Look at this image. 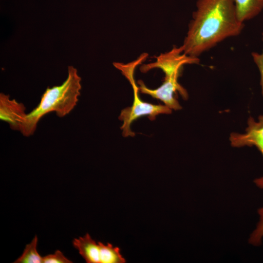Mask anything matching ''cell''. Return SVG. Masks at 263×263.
Returning <instances> with one entry per match:
<instances>
[{"instance_id": "30bf717a", "label": "cell", "mask_w": 263, "mask_h": 263, "mask_svg": "<svg viewBox=\"0 0 263 263\" xmlns=\"http://www.w3.org/2000/svg\"><path fill=\"white\" fill-rule=\"evenodd\" d=\"M99 248L100 263H125L126 259L122 256L120 249L112 244H104L98 242Z\"/></svg>"}, {"instance_id": "7a4b0ae2", "label": "cell", "mask_w": 263, "mask_h": 263, "mask_svg": "<svg viewBox=\"0 0 263 263\" xmlns=\"http://www.w3.org/2000/svg\"><path fill=\"white\" fill-rule=\"evenodd\" d=\"M81 89V77L76 69L69 66L67 77L63 83L47 88L38 106L27 113L20 130L22 135H33L39 120L48 113L55 112L59 117L68 114L76 105Z\"/></svg>"}, {"instance_id": "277c9868", "label": "cell", "mask_w": 263, "mask_h": 263, "mask_svg": "<svg viewBox=\"0 0 263 263\" xmlns=\"http://www.w3.org/2000/svg\"><path fill=\"white\" fill-rule=\"evenodd\" d=\"M199 61L198 57H193L184 53L182 46H175L170 51L156 56L155 61L142 64L140 70L145 73L152 69L159 68L165 75L164 80L178 81L184 65L197 64Z\"/></svg>"}, {"instance_id": "7c38bea8", "label": "cell", "mask_w": 263, "mask_h": 263, "mask_svg": "<svg viewBox=\"0 0 263 263\" xmlns=\"http://www.w3.org/2000/svg\"><path fill=\"white\" fill-rule=\"evenodd\" d=\"M259 215V221L257 223L256 228L251 234L248 242L253 245L259 246L261 245L263 238V207L258 210Z\"/></svg>"}, {"instance_id": "3957f363", "label": "cell", "mask_w": 263, "mask_h": 263, "mask_svg": "<svg viewBox=\"0 0 263 263\" xmlns=\"http://www.w3.org/2000/svg\"><path fill=\"white\" fill-rule=\"evenodd\" d=\"M148 54H142L136 60L127 64L114 62L113 66L120 70L123 75L129 80L133 91V101L130 107L123 109L119 116L120 120L123 121L120 129L124 137L134 136L135 133L131 129L132 122L138 118L148 116L150 120L155 119L160 114H169L171 109L166 105H154L141 100L138 94L139 88L134 79V72L136 67L146 60Z\"/></svg>"}, {"instance_id": "8fae6325", "label": "cell", "mask_w": 263, "mask_h": 263, "mask_svg": "<svg viewBox=\"0 0 263 263\" xmlns=\"http://www.w3.org/2000/svg\"><path fill=\"white\" fill-rule=\"evenodd\" d=\"M38 237L35 235L31 243L25 246L22 255L14 263H42V257L37 251Z\"/></svg>"}, {"instance_id": "9c48e42d", "label": "cell", "mask_w": 263, "mask_h": 263, "mask_svg": "<svg viewBox=\"0 0 263 263\" xmlns=\"http://www.w3.org/2000/svg\"><path fill=\"white\" fill-rule=\"evenodd\" d=\"M238 17L242 22L253 18L263 9V0H233Z\"/></svg>"}, {"instance_id": "52a82bcc", "label": "cell", "mask_w": 263, "mask_h": 263, "mask_svg": "<svg viewBox=\"0 0 263 263\" xmlns=\"http://www.w3.org/2000/svg\"><path fill=\"white\" fill-rule=\"evenodd\" d=\"M24 104L15 99H11L9 95L0 94V119L7 123L11 129L20 131L27 114Z\"/></svg>"}, {"instance_id": "9a60e30c", "label": "cell", "mask_w": 263, "mask_h": 263, "mask_svg": "<svg viewBox=\"0 0 263 263\" xmlns=\"http://www.w3.org/2000/svg\"><path fill=\"white\" fill-rule=\"evenodd\" d=\"M254 182L257 187L263 189V176L255 179Z\"/></svg>"}, {"instance_id": "5b68a950", "label": "cell", "mask_w": 263, "mask_h": 263, "mask_svg": "<svg viewBox=\"0 0 263 263\" xmlns=\"http://www.w3.org/2000/svg\"><path fill=\"white\" fill-rule=\"evenodd\" d=\"M139 85V90L143 94H149L152 97L162 101L165 105L170 109L178 110L182 109L178 100L174 96L177 91L184 99L188 97V94L178 82L164 80L162 84L155 89H150L144 84L143 81L139 80L137 82Z\"/></svg>"}, {"instance_id": "8992f818", "label": "cell", "mask_w": 263, "mask_h": 263, "mask_svg": "<svg viewBox=\"0 0 263 263\" xmlns=\"http://www.w3.org/2000/svg\"><path fill=\"white\" fill-rule=\"evenodd\" d=\"M247 124L248 126L244 133H231L229 137L231 145L233 147L237 148L245 146H255L263 157V115L259 117L258 122L250 116Z\"/></svg>"}, {"instance_id": "ba28073f", "label": "cell", "mask_w": 263, "mask_h": 263, "mask_svg": "<svg viewBox=\"0 0 263 263\" xmlns=\"http://www.w3.org/2000/svg\"><path fill=\"white\" fill-rule=\"evenodd\" d=\"M72 243L86 263H100L98 242L96 243L89 233L83 237L75 238Z\"/></svg>"}, {"instance_id": "6da1fadb", "label": "cell", "mask_w": 263, "mask_h": 263, "mask_svg": "<svg viewBox=\"0 0 263 263\" xmlns=\"http://www.w3.org/2000/svg\"><path fill=\"white\" fill-rule=\"evenodd\" d=\"M244 25L233 0H198L181 45L184 53L198 57L225 39L239 35Z\"/></svg>"}, {"instance_id": "5bb4252c", "label": "cell", "mask_w": 263, "mask_h": 263, "mask_svg": "<svg viewBox=\"0 0 263 263\" xmlns=\"http://www.w3.org/2000/svg\"><path fill=\"white\" fill-rule=\"evenodd\" d=\"M252 56L254 61L258 66L260 73V84L262 88V94L263 96V51L261 54L253 53Z\"/></svg>"}, {"instance_id": "4fadbf2b", "label": "cell", "mask_w": 263, "mask_h": 263, "mask_svg": "<svg viewBox=\"0 0 263 263\" xmlns=\"http://www.w3.org/2000/svg\"><path fill=\"white\" fill-rule=\"evenodd\" d=\"M72 262L59 250H56L53 254L42 257V263H72Z\"/></svg>"}]
</instances>
